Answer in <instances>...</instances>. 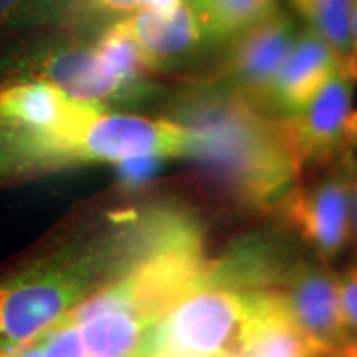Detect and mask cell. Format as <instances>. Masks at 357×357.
Segmentation results:
<instances>
[{
  "instance_id": "1",
  "label": "cell",
  "mask_w": 357,
  "mask_h": 357,
  "mask_svg": "<svg viewBox=\"0 0 357 357\" xmlns=\"http://www.w3.org/2000/svg\"><path fill=\"white\" fill-rule=\"evenodd\" d=\"M178 114L195 133L189 157L244 203L266 206L288 195L304 167L286 119L262 117L238 91H197Z\"/></svg>"
},
{
  "instance_id": "2",
  "label": "cell",
  "mask_w": 357,
  "mask_h": 357,
  "mask_svg": "<svg viewBox=\"0 0 357 357\" xmlns=\"http://www.w3.org/2000/svg\"><path fill=\"white\" fill-rule=\"evenodd\" d=\"M159 250V232L149 218L115 243L62 248L0 278V349H13L66 316L103 284L141 258Z\"/></svg>"
},
{
  "instance_id": "3",
  "label": "cell",
  "mask_w": 357,
  "mask_h": 357,
  "mask_svg": "<svg viewBox=\"0 0 357 357\" xmlns=\"http://www.w3.org/2000/svg\"><path fill=\"white\" fill-rule=\"evenodd\" d=\"M266 288L229 280L218 266L155 324L141 357H244Z\"/></svg>"
},
{
  "instance_id": "4",
  "label": "cell",
  "mask_w": 357,
  "mask_h": 357,
  "mask_svg": "<svg viewBox=\"0 0 357 357\" xmlns=\"http://www.w3.org/2000/svg\"><path fill=\"white\" fill-rule=\"evenodd\" d=\"M195 133L178 121L109 114L91 105L72 128L50 145L52 165L76 161L121 163L133 157L191 155Z\"/></svg>"
},
{
  "instance_id": "5",
  "label": "cell",
  "mask_w": 357,
  "mask_h": 357,
  "mask_svg": "<svg viewBox=\"0 0 357 357\" xmlns=\"http://www.w3.org/2000/svg\"><path fill=\"white\" fill-rule=\"evenodd\" d=\"M6 79H44L70 98L105 109L112 103L137 102L145 96V82H129L115 74L93 50L82 42L62 36H42L16 46L0 60Z\"/></svg>"
},
{
  "instance_id": "6",
  "label": "cell",
  "mask_w": 357,
  "mask_h": 357,
  "mask_svg": "<svg viewBox=\"0 0 357 357\" xmlns=\"http://www.w3.org/2000/svg\"><path fill=\"white\" fill-rule=\"evenodd\" d=\"M354 82L351 74L340 68L307 107L284 117L304 165L357 151Z\"/></svg>"
},
{
  "instance_id": "7",
  "label": "cell",
  "mask_w": 357,
  "mask_h": 357,
  "mask_svg": "<svg viewBox=\"0 0 357 357\" xmlns=\"http://www.w3.org/2000/svg\"><path fill=\"white\" fill-rule=\"evenodd\" d=\"M89 105L44 79H6L0 88V121L24 131L44 167H52V143L72 128Z\"/></svg>"
},
{
  "instance_id": "8",
  "label": "cell",
  "mask_w": 357,
  "mask_h": 357,
  "mask_svg": "<svg viewBox=\"0 0 357 357\" xmlns=\"http://www.w3.org/2000/svg\"><path fill=\"white\" fill-rule=\"evenodd\" d=\"M280 292L298 330L316 357H344L347 351L337 278L324 268L298 264L282 278Z\"/></svg>"
},
{
  "instance_id": "9",
  "label": "cell",
  "mask_w": 357,
  "mask_h": 357,
  "mask_svg": "<svg viewBox=\"0 0 357 357\" xmlns=\"http://www.w3.org/2000/svg\"><path fill=\"white\" fill-rule=\"evenodd\" d=\"M351 187L344 175L294 189L284 201V217L324 258H332L344 248L351 230Z\"/></svg>"
},
{
  "instance_id": "10",
  "label": "cell",
  "mask_w": 357,
  "mask_h": 357,
  "mask_svg": "<svg viewBox=\"0 0 357 357\" xmlns=\"http://www.w3.org/2000/svg\"><path fill=\"white\" fill-rule=\"evenodd\" d=\"M117 22L137 42L153 72L181 64L213 40L189 0L137 10Z\"/></svg>"
},
{
  "instance_id": "11",
  "label": "cell",
  "mask_w": 357,
  "mask_h": 357,
  "mask_svg": "<svg viewBox=\"0 0 357 357\" xmlns=\"http://www.w3.org/2000/svg\"><path fill=\"white\" fill-rule=\"evenodd\" d=\"M294 24L286 14H274L234 36L227 74L244 100L272 102V86L294 44Z\"/></svg>"
},
{
  "instance_id": "12",
  "label": "cell",
  "mask_w": 357,
  "mask_h": 357,
  "mask_svg": "<svg viewBox=\"0 0 357 357\" xmlns=\"http://www.w3.org/2000/svg\"><path fill=\"white\" fill-rule=\"evenodd\" d=\"M344 68L332 46L307 30L294 40L292 50L272 86V102L288 114H298L324 89L332 76Z\"/></svg>"
},
{
  "instance_id": "13",
  "label": "cell",
  "mask_w": 357,
  "mask_h": 357,
  "mask_svg": "<svg viewBox=\"0 0 357 357\" xmlns=\"http://www.w3.org/2000/svg\"><path fill=\"white\" fill-rule=\"evenodd\" d=\"M74 326L79 330L89 357H141L153 328L139 316L121 310L105 312Z\"/></svg>"
},
{
  "instance_id": "14",
  "label": "cell",
  "mask_w": 357,
  "mask_h": 357,
  "mask_svg": "<svg viewBox=\"0 0 357 357\" xmlns=\"http://www.w3.org/2000/svg\"><path fill=\"white\" fill-rule=\"evenodd\" d=\"M213 40L234 38L280 13L278 0H189Z\"/></svg>"
},
{
  "instance_id": "15",
  "label": "cell",
  "mask_w": 357,
  "mask_h": 357,
  "mask_svg": "<svg viewBox=\"0 0 357 357\" xmlns=\"http://www.w3.org/2000/svg\"><path fill=\"white\" fill-rule=\"evenodd\" d=\"M296 13L310 28L326 40L337 54L342 64H347L351 52V14L354 0H290Z\"/></svg>"
},
{
  "instance_id": "16",
  "label": "cell",
  "mask_w": 357,
  "mask_h": 357,
  "mask_svg": "<svg viewBox=\"0 0 357 357\" xmlns=\"http://www.w3.org/2000/svg\"><path fill=\"white\" fill-rule=\"evenodd\" d=\"M76 18V0H0V36Z\"/></svg>"
},
{
  "instance_id": "17",
  "label": "cell",
  "mask_w": 357,
  "mask_h": 357,
  "mask_svg": "<svg viewBox=\"0 0 357 357\" xmlns=\"http://www.w3.org/2000/svg\"><path fill=\"white\" fill-rule=\"evenodd\" d=\"M93 50L115 74L129 82H143V77L153 72L137 42L129 36L117 20L103 30L102 36L93 44Z\"/></svg>"
},
{
  "instance_id": "18",
  "label": "cell",
  "mask_w": 357,
  "mask_h": 357,
  "mask_svg": "<svg viewBox=\"0 0 357 357\" xmlns=\"http://www.w3.org/2000/svg\"><path fill=\"white\" fill-rule=\"evenodd\" d=\"M44 169L30 139L20 129L0 121V178Z\"/></svg>"
},
{
  "instance_id": "19",
  "label": "cell",
  "mask_w": 357,
  "mask_h": 357,
  "mask_svg": "<svg viewBox=\"0 0 357 357\" xmlns=\"http://www.w3.org/2000/svg\"><path fill=\"white\" fill-rule=\"evenodd\" d=\"M337 286L342 318L347 335V351L344 357H357V266L349 268L337 280Z\"/></svg>"
},
{
  "instance_id": "20",
  "label": "cell",
  "mask_w": 357,
  "mask_h": 357,
  "mask_svg": "<svg viewBox=\"0 0 357 357\" xmlns=\"http://www.w3.org/2000/svg\"><path fill=\"white\" fill-rule=\"evenodd\" d=\"M178 0H76V16L77 14H100V16H112V14H128L155 8V6H165Z\"/></svg>"
},
{
  "instance_id": "21",
  "label": "cell",
  "mask_w": 357,
  "mask_h": 357,
  "mask_svg": "<svg viewBox=\"0 0 357 357\" xmlns=\"http://www.w3.org/2000/svg\"><path fill=\"white\" fill-rule=\"evenodd\" d=\"M159 161H161L159 157H133V159L117 163L121 183H126V185H139L143 181H147L157 171Z\"/></svg>"
},
{
  "instance_id": "22",
  "label": "cell",
  "mask_w": 357,
  "mask_h": 357,
  "mask_svg": "<svg viewBox=\"0 0 357 357\" xmlns=\"http://www.w3.org/2000/svg\"><path fill=\"white\" fill-rule=\"evenodd\" d=\"M345 70L351 74L356 79L357 72V0H354V14H351V52H349V60L345 64Z\"/></svg>"
},
{
  "instance_id": "23",
  "label": "cell",
  "mask_w": 357,
  "mask_h": 357,
  "mask_svg": "<svg viewBox=\"0 0 357 357\" xmlns=\"http://www.w3.org/2000/svg\"><path fill=\"white\" fill-rule=\"evenodd\" d=\"M351 199H354V215H356V225H357V178H356V187H354V192H351Z\"/></svg>"
},
{
  "instance_id": "24",
  "label": "cell",
  "mask_w": 357,
  "mask_h": 357,
  "mask_svg": "<svg viewBox=\"0 0 357 357\" xmlns=\"http://www.w3.org/2000/svg\"><path fill=\"white\" fill-rule=\"evenodd\" d=\"M356 82H357V72H356Z\"/></svg>"
}]
</instances>
